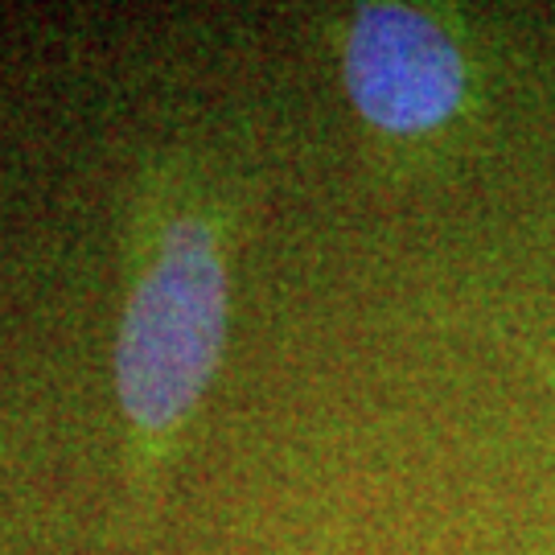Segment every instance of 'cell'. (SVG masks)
Segmentation results:
<instances>
[{
	"label": "cell",
	"mask_w": 555,
	"mask_h": 555,
	"mask_svg": "<svg viewBox=\"0 0 555 555\" xmlns=\"http://www.w3.org/2000/svg\"><path fill=\"white\" fill-rule=\"evenodd\" d=\"M231 321V215L198 190L173 198L119 318L116 396L157 465L215 383Z\"/></svg>",
	"instance_id": "1"
},
{
	"label": "cell",
	"mask_w": 555,
	"mask_h": 555,
	"mask_svg": "<svg viewBox=\"0 0 555 555\" xmlns=\"http://www.w3.org/2000/svg\"><path fill=\"white\" fill-rule=\"evenodd\" d=\"M337 66L362 128L403 160L477 144L502 95L486 21L453 4H354L337 34Z\"/></svg>",
	"instance_id": "2"
},
{
	"label": "cell",
	"mask_w": 555,
	"mask_h": 555,
	"mask_svg": "<svg viewBox=\"0 0 555 555\" xmlns=\"http://www.w3.org/2000/svg\"><path fill=\"white\" fill-rule=\"evenodd\" d=\"M527 354H531V362H535V371L543 375V383H547V387L555 391V358H552V354H539V350H527Z\"/></svg>",
	"instance_id": "3"
}]
</instances>
